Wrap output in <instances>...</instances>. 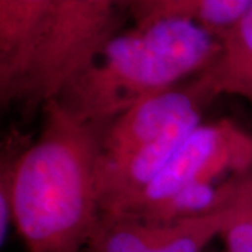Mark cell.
I'll return each instance as SVG.
<instances>
[{"label":"cell","mask_w":252,"mask_h":252,"mask_svg":"<svg viewBox=\"0 0 252 252\" xmlns=\"http://www.w3.org/2000/svg\"><path fill=\"white\" fill-rule=\"evenodd\" d=\"M32 143L1 161L0 195L27 252H83L102 217L97 184L105 126L76 117L59 99L42 107Z\"/></svg>","instance_id":"6da1fadb"},{"label":"cell","mask_w":252,"mask_h":252,"mask_svg":"<svg viewBox=\"0 0 252 252\" xmlns=\"http://www.w3.org/2000/svg\"><path fill=\"white\" fill-rule=\"evenodd\" d=\"M219 49V36L189 20L133 26L112 36L56 99L83 121L107 126L137 102L198 76Z\"/></svg>","instance_id":"7a4b0ae2"},{"label":"cell","mask_w":252,"mask_h":252,"mask_svg":"<svg viewBox=\"0 0 252 252\" xmlns=\"http://www.w3.org/2000/svg\"><path fill=\"white\" fill-rule=\"evenodd\" d=\"M129 0H55L18 101L42 108L58 98L118 34L121 10Z\"/></svg>","instance_id":"3957f363"},{"label":"cell","mask_w":252,"mask_h":252,"mask_svg":"<svg viewBox=\"0 0 252 252\" xmlns=\"http://www.w3.org/2000/svg\"><path fill=\"white\" fill-rule=\"evenodd\" d=\"M251 170V135L230 119L200 124L156 180L119 215L154 221L167 203L190 185H223Z\"/></svg>","instance_id":"277c9868"},{"label":"cell","mask_w":252,"mask_h":252,"mask_svg":"<svg viewBox=\"0 0 252 252\" xmlns=\"http://www.w3.org/2000/svg\"><path fill=\"white\" fill-rule=\"evenodd\" d=\"M233 181L224 205L215 212L174 221H147L102 215L83 252H205L233 217Z\"/></svg>","instance_id":"5b68a950"},{"label":"cell","mask_w":252,"mask_h":252,"mask_svg":"<svg viewBox=\"0 0 252 252\" xmlns=\"http://www.w3.org/2000/svg\"><path fill=\"white\" fill-rule=\"evenodd\" d=\"M206 102L192 83L177 86L152 95L121 114L105 126L101 139L98 165H107L152 143L162 136L175 121Z\"/></svg>","instance_id":"8992f818"},{"label":"cell","mask_w":252,"mask_h":252,"mask_svg":"<svg viewBox=\"0 0 252 252\" xmlns=\"http://www.w3.org/2000/svg\"><path fill=\"white\" fill-rule=\"evenodd\" d=\"M55 0H0V97L18 99Z\"/></svg>","instance_id":"52a82bcc"},{"label":"cell","mask_w":252,"mask_h":252,"mask_svg":"<svg viewBox=\"0 0 252 252\" xmlns=\"http://www.w3.org/2000/svg\"><path fill=\"white\" fill-rule=\"evenodd\" d=\"M213 62L190 81L205 102L217 95L234 94L247 98L252 94V6L223 34Z\"/></svg>","instance_id":"ba28073f"},{"label":"cell","mask_w":252,"mask_h":252,"mask_svg":"<svg viewBox=\"0 0 252 252\" xmlns=\"http://www.w3.org/2000/svg\"><path fill=\"white\" fill-rule=\"evenodd\" d=\"M252 0H129L127 10L135 26L158 20L181 18L193 21L220 35L247 13Z\"/></svg>","instance_id":"9c48e42d"},{"label":"cell","mask_w":252,"mask_h":252,"mask_svg":"<svg viewBox=\"0 0 252 252\" xmlns=\"http://www.w3.org/2000/svg\"><path fill=\"white\" fill-rule=\"evenodd\" d=\"M233 217L221 233L224 252H252V170L233 181Z\"/></svg>","instance_id":"30bf717a"},{"label":"cell","mask_w":252,"mask_h":252,"mask_svg":"<svg viewBox=\"0 0 252 252\" xmlns=\"http://www.w3.org/2000/svg\"><path fill=\"white\" fill-rule=\"evenodd\" d=\"M247 99H248V101H251V104H252V94L251 95H248V97H247Z\"/></svg>","instance_id":"8fae6325"},{"label":"cell","mask_w":252,"mask_h":252,"mask_svg":"<svg viewBox=\"0 0 252 252\" xmlns=\"http://www.w3.org/2000/svg\"><path fill=\"white\" fill-rule=\"evenodd\" d=\"M223 252H224V251H223Z\"/></svg>","instance_id":"7c38bea8"}]
</instances>
